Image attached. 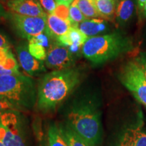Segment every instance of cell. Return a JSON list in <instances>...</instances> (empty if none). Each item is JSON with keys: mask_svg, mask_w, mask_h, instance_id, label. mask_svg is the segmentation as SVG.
I'll list each match as a JSON object with an SVG mask.
<instances>
[{"mask_svg": "<svg viewBox=\"0 0 146 146\" xmlns=\"http://www.w3.org/2000/svg\"><path fill=\"white\" fill-rule=\"evenodd\" d=\"M0 48L3 49H10V43L3 35L0 33Z\"/></svg>", "mask_w": 146, "mask_h": 146, "instance_id": "obj_27", "label": "cell"}, {"mask_svg": "<svg viewBox=\"0 0 146 146\" xmlns=\"http://www.w3.org/2000/svg\"><path fill=\"white\" fill-rule=\"evenodd\" d=\"M58 125L68 146H90L85 139L64 123H59Z\"/></svg>", "mask_w": 146, "mask_h": 146, "instance_id": "obj_16", "label": "cell"}, {"mask_svg": "<svg viewBox=\"0 0 146 146\" xmlns=\"http://www.w3.org/2000/svg\"><path fill=\"white\" fill-rule=\"evenodd\" d=\"M28 50L30 54L35 58L36 59L45 61L47 57V51L45 47L39 44V43H34V42L29 41Z\"/></svg>", "mask_w": 146, "mask_h": 146, "instance_id": "obj_20", "label": "cell"}, {"mask_svg": "<svg viewBox=\"0 0 146 146\" xmlns=\"http://www.w3.org/2000/svg\"><path fill=\"white\" fill-rule=\"evenodd\" d=\"M111 146H135L134 130H127L116 143Z\"/></svg>", "mask_w": 146, "mask_h": 146, "instance_id": "obj_21", "label": "cell"}, {"mask_svg": "<svg viewBox=\"0 0 146 146\" xmlns=\"http://www.w3.org/2000/svg\"><path fill=\"white\" fill-rule=\"evenodd\" d=\"M11 52L10 49H3V48H0V63L3 62L4 61L5 58H7V56H8V54H10V52Z\"/></svg>", "mask_w": 146, "mask_h": 146, "instance_id": "obj_29", "label": "cell"}, {"mask_svg": "<svg viewBox=\"0 0 146 146\" xmlns=\"http://www.w3.org/2000/svg\"><path fill=\"white\" fill-rule=\"evenodd\" d=\"M8 1H9V0H0V1H1V2H5V3H6Z\"/></svg>", "mask_w": 146, "mask_h": 146, "instance_id": "obj_35", "label": "cell"}, {"mask_svg": "<svg viewBox=\"0 0 146 146\" xmlns=\"http://www.w3.org/2000/svg\"><path fill=\"white\" fill-rule=\"evenodd\" d=\"M141 14H142V15H143V18H146V3L145 4V5H144V8L143 9V10H142Z\"/></svg>", "mask_w": 146, "mask_h": 146, "instance_id": "obj_33", "label": "cell"}, {"mask_svg": "<svg viewBox=\"0 0 146 146\" xmlns=\"http://www.w3.org/2000/svg\"><path fill=\"white\" fill-rule=\"evenodd\" d=\"M137 3L139 10L141 12L144 8V5L146 3V0H137Z\"/></svg>", "mask_w": 146, "mask_h": 146, "instance_id": "obj_32", "label": "cell"}, {"mask_svg": "<svg viewBox=\"0 0 146 146\" xmlns=\"http://www.w3.org/2000/svg\"><path fill=\"white\" fill-rule=\"evenodd\" d=\"M8 110H16L8 102L0 100V113L6 112Z\"/></svg>", "mask_w": 146, "mask_h": 146, "instance_id": "obj_26", "label": "cell"}, {"mask_svg": "<svg viewBox=\"0 0 146 146\" xmlns=\"http://www.w3.org/2000/svg\"><path fill=\"white\" fill-rule=\"evenodd\" d=\"M10 20L14 31L24 39H30L43 33L46 30L47 16H27L9 12L6 18Z\"/></svg>", "mask_w": 146, "mask_h": 146, "instance_id": "obj_7", "label": "cell"}, {"mask_svg": "<svg viewBox=\"0 0 146 146\" xmlns=\"http://www.w3.org/2000/svg\"><path fill=\"white\" fill-rule=\"evenodd\" d=\"M136 3L137 0H120L117 3L114 18L118 25L124 26L132 18L135 11Z\"/></svg>", "mask_w": 146, "mask_h": 146, "instance_id": "obj_14", "label": "cell"}, {"mask_svg": "<svg viewBox=\"0 0 146 146\" xmlns=\"http://www.w3.org/2000/svg\"><path fill=\"white\" fill-rule=\"evenodd\" d=\"M21 72H16L15 71L9 70V69L5 68L3 66L0 64V76L3 75H10V74H20Z\"/></svg>", "mask_w": 146, "mask_h": 146, "instance_id": "obj_28", "label": "cell"}, {"mask_svg": "<svg viewBox=\"0 0 146 146\" xmlns=\"http://www.w3.org/2000/svg\"><path fill=\"white\" fill-rule=\"evenodd\" d=\"M69 7L70 6H68V5L58 4L57 3V6H56V10L53 14H54L58 17L66 21L67 23H70L71 25L70 14H69Z\"/></svg>", "mask_w": 146, "mask_h": 146, "instance_id": "obj_22", "label": "cell"}, {"mask_svg": "<svg viewBox=\"0 0 146 146\" xmlns=\"http://www.w3.org/2000/svg\"><path fill=\"white\" fill-rule=\"evenodd\" d=\"M58 4H62L70 6L71 3H72L74 0H56Z\"/></svg>", "mask_w": 146, "mask_h": 146, "instance_id": "obj_31", "label": "cell"}, {"mask_svg": "<svg viewBox=\"0 0 146 146\" xmlns=\"http://www.w3.org/2000/svg\"><path fill=\"white\" fill-rule=\"evenodd\" d=\"M134 60L141 68L146 78V52H140L139 56H137Z\"/></svg>", "mask_w": 146, "mask_h": 146, "instance_id": "obj_25", "label": "cell"}, {"mask_svg": "<svg viewBox=\"0 0 146 146\" xmlns=\"http://www.w3.org/2000/svg\"><path fill=\"white\" fill-rule=\"evenodd\" d=\"M76 56L67 47L54 43L47 50L45 65L53 70H60L75 66Z\"/></svg>", "mask_w": 146, "mask_h": 146, "instance_id": "obj_8", "label": "cell"}, {"mask_svg": "<svg viewBox=\"0 0 146 146\" xmlns=\"http://www.w3.org/2000/svg\"><path fill=\"white\" fill-rule=\"evenodd\" d=\"M0 146H5L4 145H3V144H2L1 143V142H0Z\"/></svg>", "mask_w": 146, "mask_h": 146, "instance_id": "obj_36", "label": "cell"}, {"mask_svg": "<svg viewBox=\"0 0 146 146\" xmlns=\"http://www.w3.org/2000/svg\"><path fill=\"white\" fill-rule=\"evenodd\" d=\"M41 146H48V144H47V141H43V142H42Z\"/></svg>", "mask_w": 146, "mask_h": 146, "instance_id": "obj_34", "label": "cell"}, {"mask_svg": "<svg viewBox=\"0 0 146 146\" xmlns=\"http://www.w3.org/2000/svg\"><path fill=\"white\" fill-rule=\"evenodd\" d=\"M6 6L10 12L27 16H47L37 0H9Z\"/></svg>", "mask_w": 146, "mask_h": 146, "instance_id": "obj_10", "label": "cell"}, {"mask_svg": "<svg viewBox=\"0 0 146 146\" xmlns=\"http://www.w3.org/2000/svg\"><path fill=\"white\" fill-rule=\"evenodd\" d=\"M64 107V122L90 146H98L102 140L101 112L96 100L85 95L70 96Z\"/></svg>", "mask_w": 146, "mask_h": 146, "instance_id": "obj_1", "label": "cell"}, {"mask_svg": "<svg viewBox=\"0 0 146 146\" xmlns=\"http://www.w3.org/2000/svg\"><path fill=\"white\" fill-rule=\"evenodd\" d=\"M69 14L72 27H78V25L80 23L87 19L78 8L76 0H74L69 7Z\"/></svg>", "mask_w": 146, "mask_h": 146, "instance_id": "obj_19", "label": "cell"}, {"mask_svg": "<svg viewBox=\"0 0 146 146\" xmlns=\"http://www.w3.org/2000/svg\"><path fill=\"white\" fill-rule=\"evenodd\" d=\"M135 146H146V134L139 129L134 130Z\"/></svg>", "mask_w": 146, "mask_h": 146, "instance_id": "obj_24", "label": "cell"}, {"mask_svg": "<svg viewBox=\"0 0 146 146\" xmlns=\"http://www.w3.org/2000/svg\"><path fill=\"white\" fill-rule=\"evenodd\" d=\"M88 38L78 27H71L66 33L56 40V43L68 48L71 52L78 56L79 52L81 53L82 47Z\"/></svg>", "mask_w": 146, "mask_h": 146, "instance_id": "obj_11", "label": "cell"}, {"mask_svg": "<svg viewBox=\"0 0 146 146\" xmlns=\"http://www.w3.org/2000/svg\"><path fill=\"white\" fill-rule=\"evenodd\" d=\"M83 73L78 67L53 70L43 76L37 86L36 106L43 114L53 112L76 90Z\"/></svg>", "mask_w": 146, "mask_h": 146, "instance_id": "obj_2", "label": "cell"}, {"mask_svg": "<svg viewBox=\"0 0 146 146\" xmlns=\"http://www.w3.org/2000/svg\"><path fill=\"white\" fill-rule=\"evenodd\" d=\"M118 79L139 102L146 106V78L135 60H130L120 69Z\"/></svg>", "mask_w": 146, "mask_h": 146, "instance_id": "obj_6", "label": "cell"}, {"mask_svg": "<svg viewBox=\"0 0 146 146\" xmlns=\"http://www.w3.org/2000/svg\"><path fill=\"white\" fill-rule=\"evenodd\" d=\"M102 19L112 21L115 18L117 0H92Z\"/></svg>", "mask_w": 146, "mask_h": 146, "instance_id": "obj_15", "label": "cell"}, {"mask_svg": "<svg viewBox=\"0 0 146 146\" xmlns=\"http://www.w3.org/2000/svg\"><path fill=\"white\" fill-rule=\"evenodd\" d=\"M20 64L30 76H37L46 71L44 62L34 58L28 50V44L22 43L16 47Z\"/></svg>", "mask_w": 146, "mask_h": 146, "instance_id": "obj_9", "label": "cell"}, {"mask_svg": "<svg viewBox=\"0 0 146 146\" xmlns=\"http://www.w3.org/2000/svg\"><path fill=\"white\" fill-rule=\"evenodd\" d=\"M37 1L47 14L54 13L57 6L56 0H37Z\"/></svg>", "mask_w": 146, "mask_h": 146, "instance_id": "obj_23", "label": "cell"}, {"mask_svg": "<svg viewBox=\"0 0 146 146\" xmlns=\"http://www.w3.org/2000/svg\"><path fill=\"white\" fill-rule=\"evenodd\" d=\"M133 48L130 37L113 32L89 37L82 47L81 54L94 65H102L129 52Z\"/></svg>", "mask_w": 146, "mask_h": 146, "instance_id": "obj_3", "label": "cell"}, {"mask_svg": "<svg viewBox=\"0 0 146 146\" xmlns=\"http://www.w3.org/2000/svg\"><path fill=\"white\" fill-rule=\"evenodd\" d=\"M145 36H146V26H145Z\"/></svg>", "mask_w": 146, "mask_h": 146, "instance_id": "obj_37", "label": "cell"}, {"mask_svg": "<svg viewBox=\"0 0 146 146\" xmlns=\"http://www.w3.org/2000/svg\"><path fill=\"white\" fill-rule=\"evenodd\" d=\"M0 142L5 146H28L26 123L21 112L0 113Z\"/></svg>", "mask_w": 146, "mask_h": 146, "instance_id": "obj_5", "label": "cell"}, {"mask_svg": "<svg viewBox=\"0 0 146 146\" xmlns=\"http://www.w3.org/2000/svg\"><path fill=\"white\" fill-rule=\"evenodd\" d=\"M108 21L102 18H87L78 25V28L87 37L102 35L108 31Z\"/></svg>", "mask_w": 146, "mask_h": 146, "instance_id": "obj_12", "label": "cell"}, {"mask_svg": "<svg viewBox=\"0 0 146 146\" xmlns=\"http://www.w3.org/2000/svg\"><path fill=\"white\" fill-rule=\"evenodd\" d=\"M80 10L87 18H102L92 0H76Z\"/></svg>", "mask_w": 146, "mask_h": 146, "instance_id": "obj_18", "label": "cell"}, {"mask_svg": "<svg viewBox=\"0 0 146 146\" xmlns=\"http://www.w3.org/2000/svg\"><path fill=\"white\" fill-rule=\"evenodd\" d=\"M47 141L48 146H68L57 124L51 123L47 129Z\"/></svg>", "mask_w": 146, "mask_h": 146, "instance_id": "obj_17", "label": "cell"}, {"mask_svg": "<svg viewBox=\"0 0 146 146\" xmlns=\"http://www.w3.org/2000/svg\"><path fill=\"white\" fill-rule=\"evenodd\" d=\"M0 100L20 112L30 111L37 102V87L32 78L22 73L0 76Z\"/></svg>", "mask_w": 146, "mask_h": 146, "instance_id": "obj_4", "label": "cell"}, {"mask_svg": "<svg viewBox=\"0 0 146 146\" xmlns=\"http://www.w3.org/2000/svg\"><path fill=\"white\" fill-rule=\"evenodd\" d=\"M71 27L70 23L58 17L54 14H47L46 18L45 33L56 42L60 36L68 31Z\"/></svg>", "mask_w": 146, "mask_h": 146, "instance_id": "obj_13", "label": "cell"}, {"mask_svg": "<svg viewBox=\"0 0 146 146\" xmlns=\"http://www.w3.org/2000/svg\"><path fill=\"white\" fill-rule=\"evenodd\" d=\"M7 13H8V12L5 11L3 5L1 4V3H0V19H2V18H6Z\"/></svg>", "mask_w": 146, "mask_h": 146, "instance_id": "obj_30", "label": "cell"}]
</instances>
